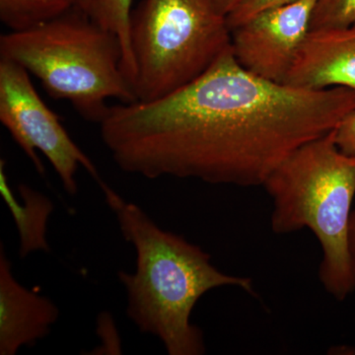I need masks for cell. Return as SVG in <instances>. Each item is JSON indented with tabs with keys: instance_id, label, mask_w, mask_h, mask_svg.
I'll list each match as a JSON object with an SVG mask.
<instances>
[{
	"instance_id": "7",
	"label": "cell",
	"mask_w": 355,
	"mask_h": 355,
	"mask_svg": "<svg viewBox=\"0 0 355 355\" xmlns=\"http://www.w3.org/2000/svg\"><path fill=\"white\" fill-rule=\"evenodd\" d=\"M317 0H296L261 11L231 31L238 64L266 80L284 84L310 31Z\"/></svg>"
},
{
	"instance_id": "3",
	"label": "cell",
	"mask_w": 355,
	"mask_h": 355,
	"mask_svg": "<svg viewBox=\"0 0 355 355\" xmlns=\"http://www.w3.org/2000/svg\"><path fill=\"white\" fill-rule=\"evenodd\" d=\"M263 187L272 200L273 232L309 229L323 252L322 286L336 300H345L355 291L349 252L355 158L338 150L333 130L293 151Z\"/></svg>"
},
{
	"instance_id": "2",
	"label": "cell",
	"mask_w": 355,
	"mask_h": 355,
	"mask_svg": "<svg viewBox=\"0 0 355 355\" xmlns=\"http://www.w3.org/2000/svg\"><path fill=\"white\" fill-rule=\"evenodd\" d=\"M99 186L121 235L137 253L135 272L118 273L127 291L128 318L141 333L158 338L168 354H205L202 331L191 323L198 301L222 286L254 294L253 282L217 270L202 248L159 227L139 205L104 182Z\"/></svg>"
},
{
	"instance_id": "6",
	"label": "cell",
	"mask_w": 355,
	"mask_h": 355,
	"mask_svg": "<svg viewBox=\"0 0 355 355\" xmlns=\"http://www.w3.org/2000/svg\"><path fill=\"white\" fill-rule=\"evenodd\" d=\"M0 123L40 174L44 168L37 153L46 156L69 196L78 191L76 174L80 166L98 184L103 183L92 160L40 97L29 72L4 58H0Z\"/></svg>"
},
{
	"instance_id": "17",
	"label": "cell",
	"mask_w": 355,
	"mask_h": 355,
	"mask_svg": "<svg viewBox=\"0 0 355 355\" xmlns=\"http://www.w3.org/2000/svg\"><path fill=\"white\" fill-rule=\"evenodd\" d=\"M349 252L352 258V270H354L355 279V209L352 211V220L349 227Z\"/></svg>"
},
{
	"instance_id": "11",
	"label": "cell",
	"mask_w": 355,
	"mask_h": 355,
	"mask_svg": "<svg viewBox=\"0 0 355 355\" xmlns=\"http://www.w3.org/2000/svg\"><path fill=\"white\" fill-rule=\"evenodd\" d=\"M72 7L69 0H0V20L10 32H24L60 17Z\"/></svg>"
},
{
	"instance_id": "8",
	"label": "cell",
	"mask_w": 355,
	"mask_h": 355,
	"mask_svg": "<svg viewBox=\"0 0 355 355\" xmlns=\"http://www.w3.org/2000/svg\"><path fill=\"white\" fill-rule=\"evenodd\" d=\"M284 84L307 90L345 87L355 91V23L310 30Z\"/></svg>"
},
{
	"instance_id": "15",
	"label": "cell",
	"mask_w": 355,
	"mask_h": 355,
	"mask_svg": "<svg viewBox=\"0 0 355 355\" xmlns=\"http://www.w3.org/2000/svg\"><path fill=\"white\" fill-rule=\"evenodd\" d=\"M335 142L338 150L355 158V107L343 116L334 130Z\"/></svg>"
},
{
	"instance_id": "5",
	"label": "cell",
	"mask_w": 355,
	"mask_h": 355,
	"mask_svg": "<svg viewBox=\"0 0 355 355\" xmlns=\"http://www.w3.org/2000/svg\"><path fill=\"white\" fill-rule=\"evenodd\" d=\"M130 40L137 101L172 94L202 76L231 46L226 16L214 0H141Z\"/></svg>"
},
{
	"instance_id": "1",
	"label": "cell",
	"mask_w": 355,
	"mask_h": 355,
	"mask_svg": "<svg viewBox=\"0 0 355 355\" xmlns=\"http://www.w3.org/2000/svg\"><path fill=\"white\" fill-rule=\"evenodd\" d=\"M354 107L352 89L307 90L254 76L230 46L193 83L155 101L110 107L99 125L121 171L256 187Z\"/></svg>"
},
{
	"instance_id": "4",
	"label": "cell",
	"mask_w": 355,
	"mask_h": 355,
	"mask_svg": "<svg viewBox=\"0 0 355 355\" xmlns=\"http://www.w3.org/2000/svg\"><path fill=\"white\" fill-rule=\"evenodd\" d=\"M0 58L24 67L51 98L69 101L92 123L108 113L109 99L137 101L120 40L76 7L34 29L1 35Z\"/></svg>"
},
{
	"instance_id": "9",
	"label": "cell",
	"mask_w": 355,
	"mask_h": 355,
	"mask_svg": "<svg viewBox=\"0 0 355 355\" xmlns=\"http://www.w3.org/2000/svg\"><path fill=\"white\" fill-rule=\"evenodd\" d=\"M58 306L26 288L14 277L3 245L0 248V355H15L51 333Z\"/></svg>"
},
{
	"instance_id": "12",
	"label": "cell",
	"mask_w": 355,
	"mask_h": 355,
	"mask_svg": "<svg viewBox=\"0 0 355 355\" xmlns=\"http://www.w3.org/2000/svg\"><path fill=\"white\" fill-rule=\"evenodd\" d=\"M132 0H93L89 15L120 40L123 49V69L128 80H135V67L130 40V19Z\"/></svg>"
},
{
	"instance_id": "13",
	"label": "cell",
	"mask_w": 355,
	"mask_h": 355,
	"mask_svg": "<svg viewBox=\"0 0 355 355\" xmlns=\"http://www.w3.org/2000/svg\"><path fill=\"white\" fill-rule=\"evenodd\" d=\"M355 23V0H317L310 30L343 28Z\"/></svg>"
},
{
	"instance_id": "16",
	"label": "cell",
	"mask_w": 355,
	"mask_h": 355,
	"mask_svg": "<svg viewBox=\"0 0 355 355\" xmlns=\"http://www.w3.org/2000/svg\"><path fill=\"white\" fill-rule=\"evenodd\" d=\"M116 328L112 317L110 316L108 313H103L100 315L98 319L97 331L98 336L102 338V347H98L95 349V354H120L121 345L114 343L116 342L120 343L119 340L118 335L109 336V333Z\"/></svg>"
},
{
	"instance_id": "19",
	"label": "cell",
	"mask_w": 355,
	"mask_h": 355,
	"mask_svg": "<svg viewBox=\"0 0 355 355\" xmlns=\"http://www.w3.org/2000/svg\"><path fill=\"white\" fill-rule=\"evenodd\" d=\"M69 1L71 2L72 6L83 10L84 12L90 14L93 0H69Z\"/></svg>"
},
{
	"instance_id": "10",
	"label": "cell",
	"mask_w": 355,
	"mask_h": 355,
	"mask_svg": "<svg viewBox=\"0 0 355 355\" xmlns=\"http://www.w3.org/2000/svg\"><path fill=\"white\" fill-rule=\"evenodd\" d=\"M6 160H0V196L12 214L19 234V258L25 259L34 252H50L46 228L55 205L41 191L28 184H20L17 190L20 200L11 190L7 179Z\"/></svg>"
},
{
	"instance_id": "18",
	"label": "cell",
	"mask_w": 355,
	"mask_h": 355,
	"mask_svg": "<svg viewBox=\"0 0 355 355\" xmlns=\"http://www.w3.org/2000/svg\"><path fill=\"white\" fill-rule=\"evenodd\" d=\"M214 1H216L218 10L224 15L227 16L237 6L240 0H214Z\"/></svg>"
},
{
	"instance_id": "14",
	"label": "cell",
	"mask_w": 355,
	"mask_h": 355,
	"mask_svg": "<svg viewBox=\"0 0 355 355\" xmlns=\"http://www.w3.org/2000/svg\"><path fill=\"white\" fill-rule=\"evenodd\" d=\"M293 1L296 0H240L237 6L226 16L229 28L232 31L261 11Z\"/></svg>"
}]
</instances>
